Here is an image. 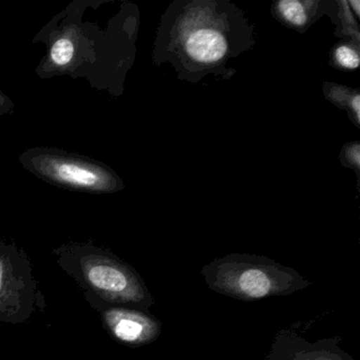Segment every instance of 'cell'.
Listing matches in <instances>:
<instances>
[{"instance_id":"6da1fadb","label":"cell","mask_w":360,"mask_h":360,"mask_svg":"<svg viewBox=\"0 0 360 360\" xmlns=\"http://www.w3.org/2000/svg\"><path fill=\"white\" fill-rule=\"evenodd\" d=\"M101 7L102 0H75L39 31L33 43L47 48L35 69L39 79H83L98 91L121 94L127 29L120 14L103 26Z\"/></svg>"},{"instance_id":"7a4b0ae2","label":"cell","mask_w":360,"mask_h":360,"mask_svg":"<svg viewBox=\"0 0 360 360\" xmlns=\"http://www.w3.org/2000/svg\"><path fill=\"white\" fill-rule=\"evenodd\" d=\"M52 254L91 307L119 305L149 311L155 304L139 271L104 246L94 241L69 242L54 248Z\"/></svg>"},{"instance_id":"3957f363","label":"cell","mask_w":360,"mask_h":360,"mask_svg":"<svg viewBox=\"0 0 360 360\" xmlns=\"http://www.w3.org/2000/svg\"><path fill=\"white\" fill-rule=\"evenodd\" d=\"M200 273L208 288L242 301L288 296L311 284L296 269L273 259L237 252L214 259Z\"/></svg>"},{"instance_id":"277c9868","label":"cell","mask_w":360,"mask_h":360,"mask_svg":"<svg viewBox=\"0 0 360 360\" xmlns=\"http://www.w3.org/2000/svg\"><path fill=\"white\" fill-rule=\"evenodd\" d=\"M18 162L58 188L92 195H111L124 188L122 179L106 164L64 149L32 147L20 153Z\"/></svg>"},{"instance_id":"5b68a950","label":"cell","mask_w":360,"mask_h":360,"mask_svg":"<svg viewBox=\"0 0 360 360\" xmlns=\"http://www.w3.org/2000/svg\"><path fill=\"white\" fill-rule=\"evenodd\" d=\"M45 309L30 257L18 244L0 238V322L20 326Z\"/></svg>"},{"instance_id":"8992f818","label":"cell","mask_w":360,"mask_h":360,"mask_svg":"<svg viewBox=\"0 0 360 360\" xmlns=\"http://www.w3.org/2000/svg\"><path fill=\"white\" fill-rule=\"evenodd\" d=\"M105 330L121 345L140 347L155 342L162 333V321L153 314L136 307L96 305Z\"/></svg>"},{"instance_id":"52a82bcc","label":"cell","mask_w":360,"mask_h":360,"mask_svg":"<svg viewBox=\"0 0 360 360\" xmlns=\"http://www.w3.org/2000/svg\"><path fill=\"white\" fill-rule=\"evenodd\" d=\"M341 343L340 336L311 341L300 333L281 328L274 336L264 360H356Z\"/></svg>"},{"instance_id":"ba28073f","label":"cell","mask_w":360,"mask_h":360,"mask_svg":"<svg viewBox=\"0 0 360 360\" xmlns=\"http://www.w3.org/2000/svg\"><path fill=\"white\" fill-rule=\"evenodd\" d=\"M184 49L193 60L210 65L224 58L227 43L222 32L214 26H200L186 33Z\"/></svg>"},{"instance_id":"9c48e42d","label":"cell","mask_w":360,"mask_h":360,"mask_svg":"<svg viewBox=\"0 0 360 360\" xmlns=\"http://www.w3.org/2000/svg\"><path fill=\"white\" fill-rule=\"evenodd\" d=\"M307 4L300 1H281L277 4L278 12L286 24L294 27H302L309 20Z\"/></svg>"},{"instance_id":"30bf717a","label":"cell","mask_w":360,"mask_h":360,"mask_svg":"<svg viewBox=\"0 0 360 360\" xmlns=\"http://www.w3.org/2000/svg\"><path fill=\"white\" fill-rule=\"evenodd\" d=\"M335 60L343 68L357 69L359 66L358 52L347 45L339 46L335 50Z\"/></svg>"},{"instance_id":"8fae6325","label":"cell","mask_w":360,"mask_h":360,"mask_svg":"<svg viewBox=\"0 0 360 360\" xmlns=\"http://www.w3.org/2000/svg\"><path fill=\"white\" fill-rule=\"evenodd\" d=\"M333 100L336 101V103H341V104L349 105V109L355 112L356 120L359 119V96L354 94L349 96V92H345L343 88L334 87L332 92Z\"/></svg>"},{"instance_id":"7c38bea8","label":"cell","mask_w":360,"mask_h":360,"mask_svg":"<svg viewBox=\"0 0 360 360\" xmlns=\"http://www.w3.org/2000/svg\"><path fill=\"white\" fill-rule=\"evenodd\" d=\"M14 108H15V104L12 98L0 90V120L5 115H12L14 112Z\"/></svg>"},{"instance_id":"4fadbf2b","label":"cell","mask_w":360,"mask_h":360,"mask_svg":"<svg viewBox=\"0 0 360 360\" xmlns=\"http://www.w3.org/2000/svg\"><path fill=\"white\" fill-rule=\"evenodd\" d=\"M347 155L349 161H351L352 163L355 164L356 167L359 166V146H358L357 144L349 147Z\"/></svg>"}]
</instances>
